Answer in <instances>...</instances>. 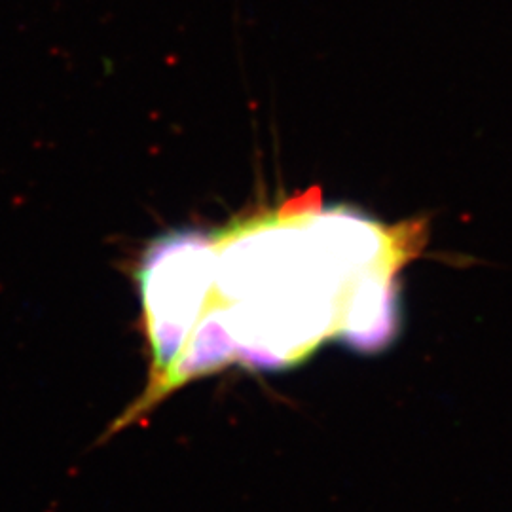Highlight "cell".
<instances>
[{
	"instance_id": "6da1fadb",
	"label": "cell",
	"mask_w": 512,
	"mask_h": 512,
	"mask_svg": "<svg viewBox=\"0 0 512 512\" xmlns=\"http://www.w3.org/2000/svg\"><path fill=\"white\" fill-rule=\"evenodd\" d=\"M213 239L200 232H171L141 256L137 285L150 344V378L156 384L175 363L207 308L213 289Z\"/></svg>"
}]
</instances>
